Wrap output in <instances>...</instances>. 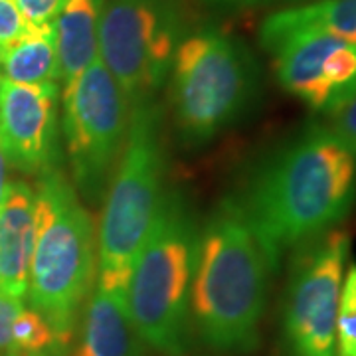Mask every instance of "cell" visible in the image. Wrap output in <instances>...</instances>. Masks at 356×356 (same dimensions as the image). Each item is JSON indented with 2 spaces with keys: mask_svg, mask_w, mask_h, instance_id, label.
<instances>
[{
  "mask_svg": "<svg viewBox=\"0 0 356 356\" xmlns=\"http://www.w3.org/2000/svg\"><path fill=\"white\" fill-rule=\"evenodd\" d=\"M269 266L341 228L356 206V154L327 123H309L264 154L234 196Z\"/></svg>",
  "mask_w": 356,
  "mask_h": 356,
  "instance_id": "cell-1",
  "label": "cell"
},
{
  "mask_svg": "<svg viewBox=\"0 0 356 356\" xmlns=\"http://www.w3.org/2000/svg\"><path fill=\"white\" fill-rule=\"evenodd\" d=\"M273 273L238 200L222 198L200 224L191 297L198 339L222 355L254 353Z\"/></svg>",
  "mask_w": 356,
  "mask_h": 356,
  "instance_id": "cell-2",
  "label": "cell"
},
{
  "mask_svg": "<svg viewBox=\"0 0 356 356\" xmlns=\"http://www.w3.org/2000/svg\"><path fill=\"white\" fill-rule=\"evenodd\" d=\"M200 222L178 188L165 191L125 289L129 315L147 348L186 356L192 344V281Z\"/></svg>",
  "mask_w": 356,
  "mask_h": 356,
  "instance_id": "cell-3",
  "label": "cell"
},
{
  "mask_svg": "<svg viewBox=\"0 0 356 356\" xmlns=\"http://www.w3.org/2000/svg\"><path fill=\"white\" fill-rule=\"evenodd\" d=\"M261 93L254 51L216 28L192 30L168 74V105L177 139L200 149L252 113Z\"/></svg>",
  "mask_w": 356,
  "mask_h": 356,
  "instance_id": "cell-4",
  "label": "cell"
},
{
  "mask_svg": "<svg viewBox=\"0 0 356 356\" xmlns=\"http://www.w3.org/2000/svg\"><path fill=\"white\" fill-rule=\"evenodd\" d=\"M97 280L93 220L72 182L54 170L36 186V243L28 303L74 344L77 321Z\"/></svg>",
  "mask_w": 356,
  "mask_h": 356,
  "instance_id": "cell-5",
  "label": "cell"
},
{
  "mask_svg": "<svg viewBox=\"0 0 356 356\" xmlns=\"http://www.w3.org/2000/svg\"><path fill=\"white\" fill-rule=\"evenodd\" d=\"M165 109L159 99L131 107L127 140L103 198L97 283L125 291L165 196Z\"/></svg>",
  "mask_w": 356,
  "mask_h": 356,
  "instance_id": "cell-6",
  "label": "cell"
},
{
  "mask_svg": "<svg viewBox=\"0 0 356 356\" xmlns=\"http://www.w3.org/2000/svg\"><path fill=\"white\" fill-rule=\"evenodd\" d=\"M191 32L182 0H105L99 60L131 107L159 99L178 46Z\"/></svg>",
  "mask_w": 356,
  "mask_h": 356,
  "instance_id": "cell-7",
  "label": "cell"
},
{
  "mask_svg": "<svg viewBox=\"0 0 356 356\" xmlns=\"http://www.w3.org/2000/svg\"><path fill=\"white\" fill-rule=\"evenodd\" d=\"M60 103L74 188L88 204H103L125 149L131 103L99 58L64 86Z\"/></svg>",
  "mask_w": 356,
  "mask_h": 356,
  "instance_id": "cell-8",
  "label": "cell"
},
{
  "mask_svg": "<svg viewBox=\"0 0 356 356\" xmlns=\"http://www.w3.org/2000/svg\"><path fill=\"white\" fill-rule=\"evenodd\" d=\"M350 236L337 228L293 250L281 301L287 356H337V315Z\"/></svg>",
  "mask_w": 356,
  "mask_h": 356,
  "instance_id": "cell-9",
  "label": "cell"
},
{
  "mask_svg": "<svg viewBox=\"0 0 356 356\" xmlns=\"http://www.w3.org/2000/svg\"><path fill=\"white\" fill-rule=\"evenodd\" d=\"M267 54L280 86L315 113L331 117L356 95V44L332 34H295Z\"/></svg>",
  "mask_w": 356,
  "mask_h": 356,
  "instance_id": "cell-10",
  "label": "cell"
},
{
  "mask_svg": "<svg viewBox=\"0 0 356 356\" xmlns=\"http://www.w3.org/2000/svg\"><path fill=\"white\" fill-rule=\"evenodd\" d=\"M60 86L0 79V147L10 166L44 177L60 170Z\"/></svg>",
  "mask_w": 356,
  "mask_h": 356,
  "instance_id": "cell-11",
  "label": "cell"
},
{
  "mask_svg": "<svg viewBox=\"0 0 356 356\" xmlns=\"http://www.w3.org/2000/svg\"><path fill=\"white\" fill-rule=\"evenodd\" d=\"M36 243V188L10 180L0 206V295L26 301Z\"/></svg>",
  "mask_w": 356,
  "mask_h": 356,
  "instance_id": "cell-12",
  "label": "cell"
},
{
  "mask_svg": "<svg viewBox=\"0 0 356 356\" xmlns=\"http://www.w3.org/2000/svg\"><path fill=\"white\" fill-rule=\"evenodd\" d=\"M74 356H147V344L129 315L125 291L95 281L81 313Z\"/></svg>",
  "mask_w": 356,
  "mask_h": 356,
  "instance_id": "cell-13",
  "label": "cell"
},
{
  "mask_svg": "<svg viewBox=\"0 0 356 356\" xmlns=\"http://www.w3.org/2000/svg\"><path fill=\"white\" fill-rule=\"evenodd\" d=\"M105 0H65L54 18L60 81L67 86L99 58V20Z\"/></svg>",
  "mask_w": 356,
  "mask_h": 356,
  "instance_id": "cell-14",
  "label": "cell"
},
{
  "mask_svg": "<svg viewBox=\"0 0 356 356\" xmlns=\"http://www.w3.org/2000/svg\"><path fill=\"white\" fill-rule=\"evenodd\" d=\"M307 32L355 42L356 0H313L269 14L259 28V44L267 51L283 38Z\"/></svg>",
  "mask_w": 356,
  "mask_h": 356,
  "instance_id": "cell-15",
  "label": "cell"
},
{
  "mask_svg": "<svg viewBox=\"0 0 356 356\" xmlns=\"http://www.w3.org/2000/svg\"><path fill=\"white\" fill-rule=\"evenodd\" d=\"M0 79L28 86L60 81L54 22L30 24L22 36L0 46Z\"/></svg>",
  "mask_w": 356,
  "mask_h": 356,
  "instance_id": "cell-16",
  "label": "cell"
},
{
  "mask_svg": "<svg viewBox=\"0 0 356 356\" xmlns=\"http://www.w3.org/2000/svg\"><path fill=\"white\" fill-rule=\"evenodd\" d=\"M337 356H356V261L344 271L337 315Z\"/></svg>",
  "mask_w": 356,
  "mask_h": 356,
  "instance_id": "cell-17",
  "label": "cell"
},
{
  "mask_svg": "<svg viewBox=\"0 0 356 356\" xmlns=\"http://www.w3.org/2000/svg\"><path fill=\"white\" fill-rule=\"evenodd\" d=\"M28 26L16 0H0V46L22 36Z\"/></svg>",
  "mask_w": 356,
  "mask_h": 356,
  "instance_id": "cell-18",
  "label": "cell"
},
{
  "mask_svg": "<svg viewBox=\"0 0 356 356\" xmlns=\"http://www.w3.org/2000/svg\"><path fill=\"white\" fill-rule=\"evenodd\" d=\"M65 0H16L26 22L32 26L51 24Z\"/></svg>",
  "mask_w": 356,
  "mask_h": 356,
  "instance_id": "cell-19",
  "label": "cell"
},
{
  "mask_svg": "<svg viewBox=\"0 0 356 356\" xmlns=\"http://www.w3.org/2000/svg\"><path fill=\"white\" fill-rule=\"evenodd\" d=\"M329 127L344 140V145L356 154V95L341 111L329 117Z\"/></svg>",
  "mask_w": 356,
  "mask_h": 356,
  "instance_id": "cell-20",
  "label": "cell"
},
{
  "mask_svg": "<svg viewBox=\"0 0 356 356\" xmlns=\"http://www.w3.org/2000/svg\"><path fill=\"white\" fill-rule=\"evenodd\" d=\"M26 301H14L0 295V356L13 353V323Z\"/></svg>",
  "mask_w": 356,
  "mask_h": 356,
  "instance_id": "cell-21",
  "label": "cell"
},
{
  "mask_svg": "<svg viewBox=\"0 0 356 356\" xmlns=\"http://www.w3.org/2000/svg\"><path fill=\"white\" fill-rule=\"evenodd\" d=\"M8 159H6V154L2 151V147H0V206L4 202V196H6V191H8Z\"/></svg>",
  "mask_w": 356,
  "mask_h": 356,
  "instance_id": "cell-22",
  "label": "cell"
},
{
  "mask_svg": "<svg viewBox=\"0 0 356 356\" xmlns=\"http://www.w3.org/2000/svg\"><path fill=\"white\" fill-rule=\"evenodd\" d=\"M212 6H222V8H243V6H255L266 0H202Z\"/></svg>",
  "mask_w": 356,
  "mask_h": 356,
  "instance_id": "cell-23",
  "label": "cell"
},
{
  "mask_svg": "<svg viewBox=\"0 0 356 356\" xmlns=\"http://www.w3.org/2000/svg\"><path fill=\"white\" fill-rule=\"evenodd\" d=\"M285 2H313V0H285Z\"/></svg>",
  "mask_w": 356,
  "mask_h": 356,
  "instance_id": "cell-24",
  "label": "cell"
},
{
  "mask_svg": "<svg viewBox=\"0 0 356 356\" xmlns=\"http://www.w3.org/2000/svg\"><path fill=\"white\" fill-rule=\"evenodd\" d=\"M355 42H356V38H355Z\"/></svg>",
  "mask_w": 356,
  "mask_h": 356,
  "instance_id": "cell-25",
  "label": "cell"
}]
</instances>
